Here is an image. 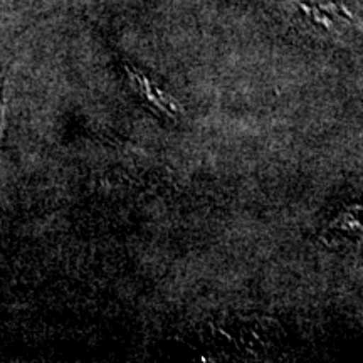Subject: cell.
Segmentation results:
<instances>
[{
	"label": "cell",
	"mask_w": 363,
	"mask_h": 363,
	"mask_svg": "<svg viewBox=\"0 0 363 363\" xmlns=\"http://www.w3.org/2000/svg\"><path fill=\"white\" fill-rule=\"evenodd\" d=\"M6 106H7V98L0 96V142H2L4 128H6Z\"/></svg>",
	"instance_id": "cell-2"
},
{
	"label": "cell",
	"mask_w": 363,
	"mask_h": 363,
	"mask_svg": "<svg viewBox=\"0 0 363 363\" xmlns=\"http://www.w3.org/2000/svg\"><path fill=\"white\" fill-rule=\"evenodd\" d=\"M125 71L130 88L135 91L136 96L143 99V103H147L153 110L160 111L170 118H179L184 113L179 101L170 93L163 91L160 86L147 78L142 71L135 69L133 66H125Z\"/></svg>",
	"instance_id": "cell-1"
}]
</instances>
